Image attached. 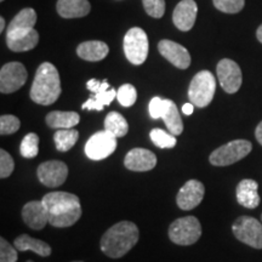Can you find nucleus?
Instances as JSON below:
<instances>
[{"label":"nucleus","mask_w":262,"mask_h":262,"mask_svg":"<svg viewBox=\"0 0 262 262\" xmlns=\"http://www.w3.org/2000/svg\"><path fill=\"white\" fill-rule=\"evenodd\" d=\"M204 194V185L198 180H189L179 191L178 196H176V203L182 210H192L201 204Z\"/></svg>","instance_id":"15"},{"label":"nucleus","mask_w":262,"mask_h":262,"mask_svg":"<svg viewBox=\"0 0 262 262\" xmlns=\"http://www.w3.org/2000/svg\"><path fill=\"white\" fill-rule=\"evenodd\" d=\"M139 238V227L134 222L120 221L107 229L101 238L100 248L106 256L119 258L135 247Z\"/></svg>","instance_id":"2"},{"label":"nucleus","mask_w":262,"mask_h":262,"mask_svg":"<svg viewBox=\"0 0 262 262\" xmlns=\"http://www.w3.org/2000/svg\"><path fill=\"white\" fill-rule=\"evenodd\" d=\"M216 91V79L209 71H201L193 78L188 89V97L195 107L209 106Z\"/></svg>","instance_id":"5"},{"label":"nucleus","mask_w":262,"mask_h":262,"mask_svg":"<svg viewBox=\"0 0 262 262\" xmlns=\"http://www.w3.org/2000/svg\"><path fill=\"white\" fill-rule=\"evenodd\" d=\"M86 89L93 95L86 102L81 104L83 110L102 111L104 106H108L117 97V91L111 88L107 80L90 79L86 83Z\"/></svg>","instance_id":"10"},{"label":"nucleus","mask_w":262,"mask_h":262,"mask_svg":"<svg viewBox=\"0 0 262 262\" xmlns=\"http://www.w3.org/2000/svg\"><path fill=\"white\" fill-rule=\"evenodd\" d=\"M39 41V34L35 29L25 33H17V34L6 35V44L11 51L24 52L29 51L37 47Z\"/></svg>","instance_id":"21"},{"label":"nucleus","mask_w":262,"mask_h":262,"mask_svg":"<svg viewBox=\"0 0 262 262\" xmlns=\"http://www.w3.org/2000/svg\"><path fill=\"white\" fill-rule=\"evenodd\" d=\"M49 216V224L57 228L73 226L81 216L80 199L73 193L51 192L41 199Z\"/></svg>","instance_id":"1"},{"label":"nucleus","mask_w":262,"mask_h":262,"mask_svg":"<svg viewBox=\"0 0 262 262\" xmlns=\"http://www.w3.org/2000/svg\"><path fill=\"white\" fill-rule=\"evenodd\" d=\"M110 52V48L106 42L100 40L84 41L77 48V54L85 61L97 62L103 60Z\"/></svg>","instance_id":"23"},{"label":"nucleus","mask_w":262,"mask_h":262,"mask_svg":"<svg viewBox=\"0 0 262 262\" xmlns=\"http://www.w3.org/2000/svg\"><path fill=\"white\" fill-rule=\"evenodd\" d=\"M149 136L152 142L159 148H173L178 142V140L172 134H168L166 131L158 129V127L150 131Z\"/></svg>","instance_id":"29"},{"label":"nucleus","mask_w":262,"mask_h":262,"mask_svg":"<svg viewBox=\"0 0 262 262\" xmlns=\"http://www.w3.org/2000/svg\"><path fill=\"white\" fill-rule=\"evenodd\" d=\"M143 8L150 17L160 18L165 12V0H142Z\"/></svg>","instance_id":"34"},{"label":"nucleus","mask_w":262,"mask_h":262,"mask_svg":"<svg viewBox=\"0 0 262 262\" xmlns=\"http://www.w3.org/2000/svg\"><path fill=\"white\" fill-rule=\"evenodd\" d=\"M261 221H262V214H261Z\"/></svg>","instance_id":"43"},{"label":"nucleus","mask_w":262,"mask_h":262,"mask_svg":"<svg viewBox=\"0 0 262 262\" xmlns=\"http://www.w3.org/2000/svg\"><path fill=\"white\" fill-rule=\"evenodd\" d=\"M79 139V133L75 129H60L54 135L55 145L60 152H67L77 143Z\"/></svg>","instance_id":"28"},{"label":"nucleus","mask_w":262,"mask_h":262,"mask_svg":"<svg viewBox=\"0 0 262 262\" xmlns=\"http://www.w3.org/2000/svg\"><path fill=\"white\" fill-rule=\"evenodd\" d=\"M38 180L47 187H60L68 176V168L60 160H49L40 164L37 169Z\"/></svg>","instance_id":"14"},{"label":"nucleus","mask_w":262,"mask_h":262,"mask_svg":"<svg viewBox=\"0 0 262 262\" xmlns=\"http://www.w3.org/2000/svg\"><path fill=\"white\" fill-rule=\"evenodd\" d=\"M258 185L251 179L242 180L237 186V201L239 204L247 209H255L260 204Z\"/></svg>","instance_id":"20"},{"label":"nucleus","mask_w":262,"mask_h":262,"mask_svg":"<svg viewBox=\"0 0 262 262\" xmlns=\"http://www.w3.org/2000/svg\"><path fill=\"white\" fill-rule=\"evenodd\" d=\"M2 2H4V0H2Z\"/></svg>","instance_id":"44"},{"label":"nucleus","mask_w":262,"mask_h":262,"mask_svg":"<svg viewBox=\"0 0 262 262\" xmlns=\"http://www.w3.org/2000/svg\"><path fill=\"white\" fill-rule=\"evenodd\" d=\"M19 150H21V155L25 158H35L39 152V136L37 134H27L22 140Z\"/></svg>","instance_id":"30"},{"label":"nucleus","mask_w":262,"mask_h":262,"mask_svg":"<svg viewBox=\"0 0 262 262\" xmlns=\"http://www.w3.org/2000/svg\"><path fill=\"white\" fill-rule=\"evenodd\" d=\"M149 114L153 119L162 118L166 127L173 136L181 135L183 131V123L180 117L178 106L171 100L153 97L149 102Z\"/></svg>","instance_id":"4"},{"label":"nucleus","mask_w":262,"mask_h":262,"mask_svg":"<svg viewBox=\"0 0 262 262\" xmlns=\"http://www.w3.org/2000/svg\"><path fill=\"white\" fill-rule=\"evenodd\" d=\"M117 100L123 107H131L137 100V91L131 84H124L117 91Z\"/></svg>","instance_id":"31"},{"label":"nucleus","mask_w":262,"mask_h":262,"mask_svg":"<svg viewBox=\"0 0 262 262\" xmlns=\"http://www.w3.org/2000/svg\"><path fill=\"white\" fill-rule=\"evenodd\" d=\"M255 136H256V140L258 143L262 146V122L256 126V130H255Z\"/></svg>","instance_id":"38"},{"label":"nucleus","mask_w":262,"mask_h":262,"mask_svg":"<svg viewBox=\"0 0 262 262\" xmlns=\"http://www.w3.org/2000/svg\"><path fill=\"white\" fill-rule=\"evenodd\" d=\"M27 262H33V261H31V260H29V261H27Z\"/></svg>","instance_id":"42"},{"label":"nucleus","mask_w":262,"mask_h":262,"mask_svg":"<svg viewBox=\"0 0 262 262\" xmlns=\"http://www.w3.org/2000/svg\"><path fill=\"white\" fill-rule=\"evenodd\" d=\"M15 248L18 251H27L32 250L33 253H35L39 256L48 257L51 255V247L48 243H45L44 241L40 239L32 238L27 234H21L15 239Z\"/></svg>","instance_id":"25"},{"label":"nucleus","mask_w":262,"mask_h":262,"mask_svg":"<svg viewBox=\"0 0 262 262\" xmlns=\"http://www.w3.org/2000/svg\"><path fill=\"white\" fill-rule=\"evenodd\" d=\"M61 80L57 68L50 62L39 66L31 88L33 102L49 106L56 102L61 95Z\"/></svg>","instance_id":"3"},{"label":"nucleus","mask_w":262,"mask_h":262,"mask_svg":"<svg viewBox=\"0 0 262 262\" xmlns=\"http://www.w3.org/2000/svg\"><path fill=\"white\" fill-rule=\"evenodd\" d=\"M19 126H21V123H19L18 118L15 116L5 114V116L0 117V134L3 136L15 134L19 129Z\"/></svg>","instance_id":"33"},{"label":"nucleus","mask_w":262,"mask_h":262,"mask_svg":"<svg viewBox=\"0 0 262 262\" xmlns=\"http://www.w3.org/2000/svg\"><path fill=\"white\" fill-rule=\"evenodd\" d=\"M17 251L5 238H0V262H16Z\"/></svg>","instance_id":"35"},{"label":"nucleus","mask_w":262,"mask_h":262,"mask_svg":"<svg viewBox=\"0 0 262 262\" xmlns=\"http://www.w3.org/2000/svg\"><path fill=\"white\" fill-rule=\"evenodd\" d=\"M148 38L146 32L139 27L127 31L124 37V52L131 63L135 66L142 64L148 56Z\"/></svg>","instance_id":"8"},{"label":"nucleus","mask_w":262,"mask_h":262,"mask_svg":"<svg viewBox=\"0 0 262 262\" xmlns=\"http://www.w3.org/2000/svg\"><path fill=\"white\" fill-rule=\"evenodd\" d=\"M56 9L61 17L78 18L89 14L91 6L88 0H58Z\"/></svg>","instance_id":"22"},{"label":"nucleus","mask_w":262,"mask_h":262,"mask_svg":"<svg viewBox=\"0 0 262 262\" xmlns=\"http://www.w3.org/2000/svg\"><path fill=\"white\" fill-rule=\"evenodd\" d=\"M256 37H257V40L261 42L262 44V25L260 26V27L257 28V31H256Z\"/></svg>","instance_id":"39"},{"label":"nucleus","mask_w":262,"mask_h":262,"mask_svg":"<svg viewBox=\"0 0 262 262\" xmlns=\"http://www.w3.org/2000/svg\"><path fill=\"white\" fill-rule=\"evenodd\" d=\"M27 80V71L19 62H10L0 70V91L11 94L21 89Z\"/></svg>","instance_id":"12"},{"label":"nucleus","mask_w":262,"mask_h":262,"mask_svg":"<svg viewBox=\"0 0 262 262\" xmlns=\"http://www.w3.org/2000/svg\"><path fill=\"white\" fill-rule=\"evenodd\" d=\"M214 6L225 14H238L243 10L245 0H212Z\"/></svg>","instance_id":"32"},{"label":"nucleus","mask_w":262,"mask_h":262,"mask_svg":"<svg viewBox=\"0 0 262 262\" xmlns=\"http://www.w3.org/2000/svg\"><path fill=\"white\" fill-rule=\"evenodd\" d=\"M253 149L247 140H234L219 147L209 157V162L215 166H228L245 158Z\"/></svg>","instance_id":"7"},{"label":"nucleus","mask_w":262,"mask_h":262,"mask_svg":"<svg viewBox=\"0 0 262 262\" xmlns=\"http://www.w3.org/2000/svg\"><path fill=\"white\" fill-rule=\"evenodd\" d=\"M15 169L12 157L5 149H0V178L6 179L11 175Z\"/></svg>","instance_id":"36"},{"label":"nucleus","mask_w":262,"mask_h":262,"mask_svg":"<svg viewBox=\"0 0 262 262\" xmlns=\"http://www.w3.org/2000/svg\"><path fill=\"white\" fill-rule=\"evenodd\" d=\"M196 12H198V6L194 0H182L173 10V25L182 32L191 31L195 24Z\"/></svg>","instance_id":"18"},{"label":"nucleus","mask_w":262,"mask_h":262,"mask_svg":"<svg viewBox=\"0 0 262 262\" xmlns=\"http://www.w3.org/2000/svg\"><path fill=\"white\" fill-rule=\"evenodd\" d=\"M72 262H83V261H72Z\"/></svg>","instance_id":"41"},{"label":"nucleus","mask_w":262,"mask_h":262,"mask_svg":"<svg viewBox=\"0 0 262 262\" xmlns=\"http://www.w3.org/2000/svg\"><path fill=\"white\" fill-rule=\"evenodd\" d=\"M117 148V137L108 131H98L88 140L85 155L93 160H102L110 157Z\"/></svg>","instance_id":"11"},{"label":"nucleus","mask_w":262,"mask_h":262,"mask_svg":"<svg viewBox=\"0 0 262 262\" xmlns=\"http://www.w3.org/2000/svg\"><path fill=\"white\" fill-rule=\"evenodd\" d=\"M22 220L29 228L40 231L49 224V216L45 205L40 201H32L22 208Z\"/></svg>","instance_id":"19"},{"label":"nucleus","mask_w":262,"mask_h":262,"mask_svg":"<svg viewBox=\"0 0 262 262\" xmlns=\"http://www.w3.org/2000/svg\"><path fill=\"white\" fill-rule=\"evenodd\" d=\"M35 22H37V14H35L34 9L26 8L21 10L10 22L9 27L6 29V35L25 33L34 29Z\"/></svg>","instance_id":"24"},{"label":"nucleus","mask_w":262,"mask_h":262,"mask_svg":"<svg viewBox=\"0 0 262 262\" xmlns=\"http://www.w3.org/2000/svg\"><path fill=\"white\" fill-rule=\"evenodd\" d=\"M234 237L242 243L255 249H262V224L251 216H241L232 226Z\"/></svg>","instance_id":"9"},{"label":"nucleus","mask_w":262,"mask_h":262,"mask_svg":"<svg viewBox=\"0 0 262 262\" xmlns=\"http://www.w3.org/2000/svg\"><path fill=\"white\" fill-rule=\"evenodd\" d=\"M104 130L112 134L114 137H123L129 131V124L120 113L111 112L104 119Z\"/></svg>","instance_id":"27"},{"label":"nucleus","mask_w":262,"mask_h":262,"mask_svg":"<svg viewBox=\"0 0 262 262\" xmlns=\"http://www.w3.org/2000/svg\"><path fill=\"white\" fill-rule=\"evenodd\" d=\"M5 29V18L0 17V32H3Z\"/></svg>","instance_id":"40"},{"label":"nucleus","mask_w":262,"mask_h":262,"mask_svg":"<svg viewBox=\"0 0 262 262\" xmlns=\"http://www.w3.org/2000/svg\"><path fill=\"white\" fill-rule=\"evenodd\" d=\"M47 124L52 129H73L80 122L79 114L75 112H62L54 111L45 118Z\"/></svg>","instance_id":"26"},{"label":"nucleus","mask_w":262,"mask_h":262,"mask_svg":"<svg viewBox=\"0 0 262 262\" xmlns=\"http://www.w3.org/2000/svg\"><path fill=\"white\" fill-rule=\"evenodd\" d=\"M124 165L131 171H149L157 165V157L153 152L145 148H134L127 152Z\"/></svg>","instance_id":"17"},{"label":"nucleus","mask_w":262,"mask_h":262,"mask_svg":"<svg viewBox=\"0 0 262 262\" xmlns=\"http://www.w3.org/2000/svg\"><path fill=\"white\" fill-rule=\"evenodd\" d=\"M217 78L220 81L221 88L227 94H235L241 89L243 77H242V71L237 62L229 58H224L219 62L217 68Z\"/></svg>","instance_id":"13"},{"label":"nucleus","mask_w":262,"mask_h":262,"mask_svg":"<svg viewBox=\"0 0 262 262\" xmlns=\"http://www.w3.org/2000/svg\"><path fill=\"white\" fill-rule=\"evenodd\" d=\"M193 111H194V104L193 103H185L182 106V112L185 114H187V116H191V114L193 113Z\"/></svg>","instance_id":"37"},{"label":"nucleus","mask_w":262,"mask_h":262,"mask_svg":"<svg viewBox=\"0 0 262 262\" xmlns=\"http://www.w3.org/2000/svg\"><path fill=\"white\" fill-rule=\"evenodd\" d=\"M158 50L163 57H165L170 63L180 70H186L191 64V55L187 49L183 48L179 42L164 39L159 41Z\"/></svg>","instance_id":"16"},{"label":"nucleus","mask_w":262,"mask_h":262,"mask_svg":"<svg viewBox=\"0 0 262 262\" xmlns=\"http://www.w3.org/2000/svg\"><path fill=\"white\" fill-rule=\"evenodd\" d=\"M202 226L195 216H185L175 220L169 227V238L178 245H192L199 241Z\"/></svg>","instance_id":"6"}]
</instances>
